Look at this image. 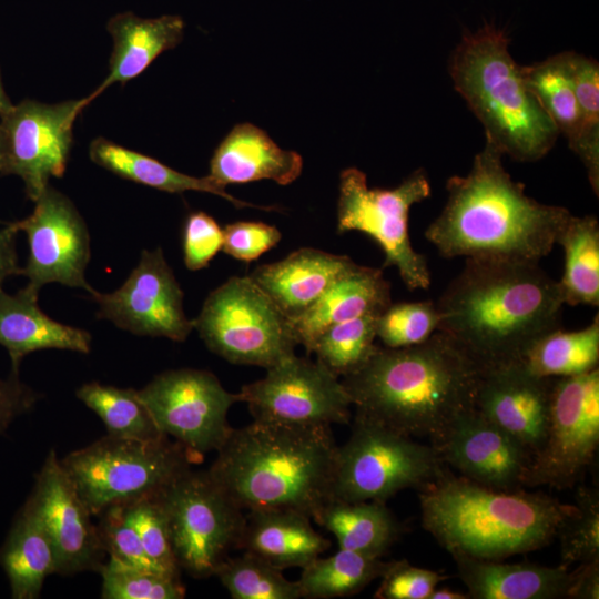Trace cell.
Returning a JSON list of instances; mask_svg holds the SVG:
<instances>
[{"label":"cell","mask_w":599,"mask_h":599,"mask_svg":"<svg viewBox=\"0 0 599 599\" xmlns=\"http://www.w3.org/2000/svg\"><path fill=\"white\" fill-rule=\"evenodd\" d=\"M437 331L480 368L520 362L541 335L560 327L564 301L558 281L539 263L466 258L435 302Z\"/></svg>","instance_id":"1"},{"label":"cell","mask_w":599,"mask_h":599,"mask_svg":"<svg viewBox=\"0 0 599 599\" xmlns=\"http://www.w3.org/2000/svg\"><path fill=\"white\" fill-rule=\"evenodd\" d=\"M502 155L486 141L469 172L447 181V202L425 231L443 257L539 263L555 246L571 213L529 197Z\"/></svg>","instance_id":"2"},{"label":"cell","mask_w":599,"mask_h":599,"mask_svg":"<svg viewBox=\"0 0 599 599\" xmlns=\"http://www.w3.org/2000/svg\"><path fill=\"white\" fill-rule=\"evenodd\" d=\"M477 364L446 334L403 348L379 347L342 377L355 415L435 444L464 412L475 407Z\"/></svg>","instance_id":"3"},{"label":"cell","mask_w":599,"mask_h":599,"mask_svg":"<svg viewBox=\"0 0 599 599\" xmlns=\"http://www.w3.org/2000/svg\"><path fill=\"white\" fill-rule=\"evenodd\" d=\"M337 447L329 425L254 419L232 428L207 471L243 510L292 509L315 521L332 500Z\"/></svg>","instance_id":"4"},{"label":"cell","mask_w":599,"mask_h":599,"mask_svg":"<svg viewBox=\"0 0 599 599\" xmlns=\"http://www.w3.org/2000/svg\"><path fill=\"white\" fill-rule=\"evenodd\" d=\"M423 527L451 556L502 560L547 546L570 505L444 473L419 489Z\"/></svg>","instance_id":"5"},{"label":"cell","mask_w":599,"mask_h":599,"mask_svg":"<svg viewBox=\"0 0 599 599\" xmlns=\"http://www.w3.org/2000/svg\"><path fill=\"white\" fill-rule=\"evenodd\" d=\"M509 38L490 24L464 35L449 60L455 90L483 124L486 141L520 162L544 158L559 135L530 92Z\"/></svg>","instance_id":"6"},{"label":"cell","mask_w":599,"mask_h":599,"mask_svg":"<svg viewBox=\"0 0 599 599\" xmlns=\"http://www.w3.org/2000/svg\"><path fill=\"white\" fill-rule=\"evenodd\" d=\"M201 458L163 436L138 440L106 435L60 463L93 516L160 494Z\"/></svg>","instance_id":"7"},{"label":"cell","mask_w":599,"mask_h":599,"mask_svg":"<svg viewBox=\"0 0 599 599\" xmlns=\"http://www.w3.org/2000/svg\"><path fill=\"white\" fill-rule=\"evenodd\" d=\"M444 465L432 444L355 415L348 439L337 447L332 499L386 502L403 489L433 483L447 471Z\"/></svg>","instance_id":"8"},{"label":"cell","mask_w":599,"mask_h":599,"mask_svg":"<svg viewBox=\"0 0 599 599\" xmlns=\"http://www.w3.org/2000/svg\"><path fill=\"white\" fill-rule=\"evenodd\" d=\"M194 328L232 364L270 368L295 354L291 321L250 276H233L209 294Z\"/></svg>","instance_id":"9"},{"label":"cell","mask_w":599,"mask_h":599,"mask_svg":"<svg viewBox=\"0 0 599 599\" xmlns=\"http://www.w3.org/2000/svg\"><path fill=\"white\" fill-rule=\"evenodd\" d=\"M430 192L423 169L394 189H370L364 172L348 167L339 177L337 232L367 234L380 246L384 267H396L408 290H427L430 271L426 257L412 245L408 217L410 207L429 197Z\"/></svg>","instance_id":"10"},{"label":"cell","mask_w":599,"mask_h":599,"mask_svg":"<svg viewBox=\"0 0 599 599\" xmlns=\"http://www.w3.org/2000/svg\"><path fill=\"white\" fill-rule=\"evenodd\" d=\"M171 545L180 569L194 578L214 576L237 549L245 514L207 470L192 467L177 475L160 494Z\"/></svg>","instance_id":"11"},{"label":"cell","mask_w":599,"mask_h":599,"mask_svg":"<svg viewBox=\"0 0 599 599\" xmlns=\"http://www.w3.org/2000/svg\"><path fill=\"white\" fill-rule=\"evenodd\" d=\"M599 444V369L554 378L544 444L532 457L525 487H572Z\"/></svg>","instance_id":"12"},{"label":"cell","mask_w":599,"mask_h":599,"mask_svg":"<svg viewBox=\"0 0 599 599\" xmlns=\"http://www.w3.org/2000/svg\"><path fill=\"white\" fill-rule=\"evenodd\" d=\"M138 393L159 430L201 459L225 441L227 413L241 402L214 374L193 368L163 372Z\"/></svg>","instance_id":"13"},{"label":"cell","mask_w":599,"mask_h":599,"mask_svg":"<svg viewBox=\"0 0 599 599\" xmlns=\"http://www.w3.org/2000/svg\"><path fill=\"white\" fill-rule=\"evenodd\" d=\"M240 394L256 420L297 425L348 424L352 399L339 377L295 354L266 369Z\"/></svg>","instance_id":"14"},{"label":"cell","mask_w":599,"mask_h":599,"mask_svg":"<svg viewBox=\"0 0 599 599\" xmlns=\"http://www.w3.org/2000/svg\"><path fill=\"white\" fill-rule=\"evenodd\" d=\"M89 97L60 103L23 100L0 118L4 140V174L19 176L33 202L51 177L63 175L72 144V128Z\"/></svg>","instance_id":"15"},{"label":"cell","mask_w":599,"mask_h":599,"mask_svg":"<svg viewBox=\"0 0 599 599\" xmlns=\"http://www.w3.org/2000/svg\"><path fill=\"white\" fill-rule=\"evenodd\" d=\"M33 212L13 222L27 235L29 255L21 274L26 287L39 294L49 283L95 292L85 280L90 261V235L73 203L50 185L34 201Z\"/></svg>","instance_id":"16"},{"label":"cell","mask_w":599,"mask_h":599,"mask_svg":"<svg viewBox=\"0 0 599 599\" xmlns=\"http://www.w3.org/2000/svg\"><path fill=\"white\" fill-rule=\"evenodd\" d=\"M97 316L140 336L184 342L194 328L183 308V291L160 247L141 253L136 266L112 293L95 291Z\"/></svg>","instance_id":"17"},{"label":"cell","mask_w":599,"mask_h":599,"mask_svg":"<svg viewBox=\"0 0 599 599\" xmlns=\"http://www.w3.org/2000/svg\"><path fill=\"white\" fill-rule=\"evenodd\" d=\"M24 504L38 516L52 542L57 573L99 571L105 552L93 516L51 449Z\"/></svg>","instance_id":"18"},{"label":"cell","mask_w":599,"mask_h":599,"mask_svg":"<svg viewBox=\"0 0 599 599\" xmlns=\"http://www.w3.org/2000/svg\"><path fill=\"white\" fill-rule=\"evenodd\" d=\"M433 446L464 478L499 490L525 487L530 456L475 407L460 414Z\"/></svg>","instance_id":"19"},{"label":"cell","mask_w":599,"mask_h":599,"mask_svg":"<svg viewBox=\"0 0 599 599\" xmlns=\"http://www.w3.org/2000/svg\"><path fill=\"white\" fill-rule=\"evenodd\" d=\"M554 378L529 372L521 362L480 370L475 408L532 457L541 448Z\"/></svg>","instance_id":"20"},{"label":"cell","mask_w":599,"mask_h":599,"mask_svg":"<svg viewBox=\"0 0 599 599\" xmlns=\"http://www.w3.org/2000/svg\"><path fill=\"white\" fill-rule=\"evenodd\" d=\"M356 263L346 255L304 247L248 276L291 321L308 311Z\"/></svg>","instance_id":"21"},{"label":"cell","mask_w":599,"mask_h":599,"mask_svg":"<svg viewBox=\"0 0 599 599\" xmlns=\"http://www.w3.org/2000/svg\"><path fill=\"white\" fill-rule=\"evenodd\" d=\"M302 169L303 159L297 152L283 150L262 129L240 123L215 149L209 175L223 186L260 180L287 185L301 175Z\"/></svg>","instance_id":"22"},{"label":"cell","mask_w":599,"mask_h":599,"mask_svg":"<svg viewBox=\"0 0 599 599\" xmlns=\"http://www.w3.org/2000/svg\"><path fill=\"white\" fill-rule=\"evenodd\" d=\"M390 303V285L382 270L355 264L308 311L291 322L297 345L311 355L315 341L329 326L382 314Z\"/></svg>","instance_id":"23"},{"label":"cell","mask_w":599,"mask_h":599,"mask_svg":"<svg viewBox=\"0 0 599 599\" xmlns=\"http://www.w3.org/2000/svg\"><path fill=\"white\" fill-rule=\"evenodd\" d=\"M311 518L292 509H253L244 517L237 549L283 570L304 568L331 546Z\"/></svg>","instance_id":"24"},{"label":"cell","mask_w":599,"mask_h":599,"mask_svg":"<svg viewBox=\"0 0 599 599\" xmlns=\"http://www.w3.org/2000/svg\"><path fill=\"white\" fill-rule=\"evenodd\" d=\"M38 297L26 286L14 295L0 290V345L7 349L13 370H19L21 361L35 351H91V334L49 317L38 305Z\"/></svg>","instance_id":"25"},{"label":"cell","mask_w":599,"mask_h":599,"mask_svg":"<svg viewBox=\"0 0 599 599\" xmlns=\"http://www.w3.org/2000/svg\"><path fill=\"white\" fill-rule=\"evenodd\" d=\"M458 575L473 599L566 598L570 571L562 566L507 564L463 555L453 556Z\"/></svg>","instance_id":"26"},{"label":"cell","mask_w":599,"mask_h":599,"mask_svg":"<svg viewBox=\"0 0 599 599\" xmlns=\"http://www.w3.org/2000/svg\"><path fill=\"white\" fill-rule=\"evenodd\" d=\"M184 27L183 19L175 14L148 19L133 12L113 16L108 22L113 39L110 71L89 99L92 101L115 82L139 77L162 52L182 41Z\"/></svg>","instance_id":"27"},{"label":"cell","mask_w":599,"mask_h":599,"mask_svg":"<svg viewBox=\"0 0 599 599\" xmlns=\"http://www.w3.org/2000/svg\"><path fill=\"white\" fill-rule=\"evenodd\" d=\"M0 567L13 599H37L47 577L57 573L50 537L38 516L26 505L17 512L0 545Z\"/></svg>","instance_id":"28"},{"label":"cell","mask_w":599,"mask_h":599,"mask_svg":"<svg viewBox=\"0 0 599 599\" xmlns=\"http://www.w3.org/2000/svg\"><path fill=\"white\" fill-rule=\"evenodd\" d=\"M89 155L95 164L118 176L160 191L167 193L206 192L224 197L238 209L275 210L274 206H260L232 196L226 192L225 186L210 175L195 177L177 172L151 156L115 144L104 138H98L91 142Z\"/></svg>","instance_id":"29"},{"label":"cell","mask_w":599,"mask_h":599,"mask_svg":"<svg viewBox=\"0 0 599 599\" xmlns=\"http://www.w3.org/2000/svg\"><path fill=\"white\" fill-rule=\"evenodd\" d=\"M332 532L338 548L382 558L397 540L400 526L386 502L332 499L315 520Z\"/></svg>","instance_id":"30"},{"label":"cell","mask_w":599,"mask_h":599,"mask_svg":"<svg viewBox=\"0 0 599 599\" xmlns=\"http://www.w3.org/2000/svg\"><path fill=\"white\" fill-rule=\"evenodd\" d=\"M564 250L558 281L564 304L599 305V223L596 216L572 214L556 237Z\"/></svg>","instance_id":"31"},{"label":"cell","mask_w":599,"mask_h":599,"mask_svg":"<svg viewBox=\"0 0 599 599\" xmlns=\"http://www.w3.org/2000/svg\"><path fill=\"white\" fill-rule=\"evenodd\" d=\"M520 362L532 374L547 378L571 377L598 368V314L582 329L566 332L557 327L541 335L527 348Z\"/></svg>","instance_id":"32"},{"label":"cell","mask_w":599,"mask_h":599,"mask_svg":"<svg viewBox=\"0 0 599 599\" xmlns=\"http://www.w3.org/2000/svg\"><path fill=\"white\" fill-rule=\"evenodd\" d=\"M386 566L382 558L339 548L334 555L317 557L302 568L297 580L301 596L331 599L355 595L380 578Z\"/></svg>","instance_id":"33"},{"label":"cell","mask_w":599,"mask_h":599,"mask_svg":"<svg viewBox=\"0 0 599 599\" xmlns=\"http://www.w3.org/2000/svg\"><path fill=\"white\" fill-rule=\"evenodd\" d=\"M521 71L530 92L573 150L580 135L581 118L570 75L568 51L521 67Z\"/></svg>","instance_id":"34"},{"label":"cell","mask_w":599,"mask_h":599,"mask_svg":"<svg viewBox=\"0 0 599 599\" xmlns=\"http://www.w3.org/2000/svg\"><path fill=\"white\" fill-rule=\"evenodd\" d=\"M75 395L100 417L110 436L138 440H155L165 436L136 389L90 382L81 385Z\"/></svg>","instance_id":"35"},{"label":"cell","mask_w":599,"mask_h":599,"mask_svg":"<svg viewBox=\"0 0 599 599\" xmlns=\"http://www.w3.org/2000/svg\"><path fill=\"white\" fill-rule=\"evenodd\" d=\"M379 315L367 314L329 326L315 341L312 354L339 378L356 372L378 348L374 341Z\"/></svg>","instance_id":"36"},{"label":"cell","mask_w":599,"mask_h":599,"mask_svg":"<svg viewBox=\"0 0 599 599\" xmlns=\"http://www.w3.org/2000/svg\"><path fill=\"white\" fill-rule=\"evenodd\" d=\"M568 64L578 101L581 129L572 150L587 170L592 191L599 194V64L595 59L568 52Z\"/></svg>","instance_id":"37"},{"label":"cell","mask_w":599,"mask_h":599,"mask_svg":"<svg viewBox=\"0 0 599 599\" xmlns=\"http://www.w3.org/2000/svg\"><path fill=\"white\" fill-rule=\"evenodd\" d=\"M233 599H300L296 581L286 579L282 570L250 552L226 558L215 570Z\"/></svg>","instance_id":"38"},{"label":"cell","mask_w":599,"mask_h":599,"mask_svg":"<svg viewBox=\"0 0 599 599\" xmlns=\"http://www.w3.org/2000/svg\"><path fill=\"white\" fill-rule=\"evenodd\" d=\"M556 537L560 539L561 565L599 559V498L597 493L580 489L560 521Z\"/></svg>","instance_id":"39"},{"label":"cell","mask_w":599,"mask_h":599,"mask_svg":"<svg viewBox=\"0 0 599 599\" xmlns=\"http://www.w3.org/2000/svg\"><path fill=\"white\" fill-rule=\"evenodd\" d=\"M99 572L103 599H182L185 587L180 577L142 570L109 558Z\"/></svg>","instance_id":"40"},{"label":"cell","mask_w":599,"mask_h":599,"mask_svg":"<svg viewBox=\"0 0 599 599\" xmlns=\"http://www.w3.org/2000/svg\"><path fill=\"white\" fill-rule=\"evenodd\" d=\"M438 324L433 301L390 303L377 318L376 337L387 348L409 347L428 339Z\"/></svg>","instance_id":"41"},{"label":"cell","mask_w":599,"mask_h":599,"mask_svg":"<svg viewBox=\"0 0 599 599\" xmlns=\"http://www.w3.org/2000/svg\"><path fill=\"white\" fill-rule=\"evenodd\" d=\"M121 507L148 556L169 576L180 577L181 569L173 554L167 517L159 494Z\"/></svg>","instance_id":"42"},{"label":"cell","mask_w":599,"mask_h":599,"mask_svg":"<svg viewBox=\"0 0 599 599\" xmlns=\"http://www.w3.org/2000/svg\"><path fill=\"white\" fill-rule=\"evenodd\" d=\"M97 517L100 544L109 558L142 570L167 575L148 556L121 505L109 507Z\"/></svg>","instance_id":"43"},{"label":"cell","mask_w":599,"mask_h":599,"mask_svg":"<svg viewBox=\"0 0 599 599\" xmlns=\"http://www.w3.org/2000/svg\"><path fill=\"white\" fill-rule=\"evenodd\" d=\"M374 593L376 599H428L447 576L413 566L407 560L389 561Z\"/></svg>","instance_id":"44"},{"label":"cell","mask_w":599,"mask_h":599,"mask_svg":"<svg viewBox=\"0 0 599 599\" xmlns=\"http://www.w3.org/2000/svg\"><path fill=\"white\" fill-rule=\"evenodd\" d=\"M223 245V230L204 212L191 213L183 231V260L190 271L209 265Z\"/></svg>","instance_id":"45"},{"label":"cell","mask_w":599,"mask_h":599,"mask_svg":"<svg viewBox=\"0 0 599 599\" xmlns=\"http://www.w3.org/2000/svg\"><path fill=\"white\" fill-rule=\"evenodd\" d=\"M281 237V232L273 225L235 222L223 229L222 250L236 260L251 262L274 247Z\"/></svg>","instance_id":"46"},{"label":"cell","mask_w":599,"mask_h":599,"mask_svg":"<svg viewBox=\"0 0 599 599\" xmlns=\"http://www.w3.org/2000/svg\"><path fill=\"white\" fill-rule=\"evenodd\" d=\"M39 398V394L20 379L19 370L11 369L0 379V435L18 417L29 413Z\"/></svg>","instance_id":"47"},{"label":"cell","mask_w":599,"mask_h":599,"mask_svg":"<svg viewBox=\"0 0 599 599\" xmlns=\"http://www.w3.org/2000/svg\"><path fill=\"white\" fill-rule=\"evenodd\" d=\"M566 598H599V559L579 564L577 569L570 571V582Z\"/></svg>","instance_id":"48"},{"label":"cell","mask_w":599,"mask_h":599,"mask_svg":"<svg viewBox=\"0 0 599 599\" xmlns=\"http://www.w3.org/2000/svg\"><path fill=\"white\" fill-rule=\"evenodd\" d=\"M18 233L13 222L0 229V290L8 277L21 274L16 250Z\"/></svg>","instance_id":"49"},{"label":"cell","mask_w":599,"mask_h":599,"mask_svg":"<svg viewBox=\"0 0 599 599\" xmlns=\"http://www.w3.org/2000/svg\"><path fill=\"white\" fill-rule=\"evenodd\" d=\"M468 595L463 592L449 589V588H438V586L433 590L428 599H467Z\"/></svg>","instance_id":"50"},{"label":"cell","mask_w":599,"mask_h":599,"mask_svg":"<svg viewBox=\"0 0 599 599\" xmlns=\"http://www.w3.org/2000/svg\"><path fill=\"white\" fill-rule=\"evenodd\" d=\"M12 105L11 101L9 100L1 79V71H0V118L9 110V108Z\"/></svg>","instance_id":"51"},{"label":"cell","mask_w":599,"mask_h":599,"mask_svg":"<svg viewBox=\"0 0 599 599\" xmlns=\"http://www.w3.org/2000/svg\"><path fill=\"white\" fill-rule=\"evenodd\" d=\"M4 166H6V149H4L3 135L0 129V174H4Z\"/></svg>","instance_id":"52"},{"label":"cell","mask_w":599,"mask_h":599,"mask_svg":"<svg viewBox=\"0 0 599 599\" xmlns=\"http://www.w3.org/2000/svg\"><path fill=\"white\" fill-rule=\"evenodd\" d=\"M0 223H1V221H0Z\"/></svg>","instance_id":"53"}]
</instances>
